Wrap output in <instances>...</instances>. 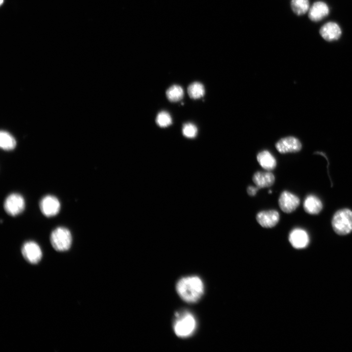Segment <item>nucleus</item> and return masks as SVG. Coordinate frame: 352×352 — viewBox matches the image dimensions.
<instances>
[{
    "label": "nucleus",
    "instance_id": "15",
    "mask_svg": "<svg viewBox=\"0 0 352 352\" xmlns=\"http://www.w3.org/2000/svg\"><path fill=\"white\" fill-rule=\"evenodd\" d=\"M303 207L305 212L311 215L319 214L323 208L321 200L313 195L308 196L304 200Z\"/></svg>",
    "mask_w": 352,
    "mask_h": 352
},
{
    "label": "nucleus",
    "instance_id": "14",
    "mask_svg": "<svg viewBox=\"0 0 352 352\" xmlns=\"http://www.w3.org/2000/svg\"><path fill=\"white\" fill-rule=\"evenodd\" d=\"M274 175L269 171H258L254 173L252 181L256 186L260 188L269 187L275 182Z\"/></svg>",
    "mask_w": 352,
    "mask_h": 352
},
{
    "label": "nucleus",
    "instance_id": "12",
    "mask_svg": "<svg viewBox=\"0 0 352 352\" xmlns=\"http://www.w3.org/2000/svg\"><path fill=\"white\" fill-rule=\"evenodd\" d=\"M258 224L264 228H272L275 227L280 220L279 214L275 210L262 211L256 216Z\"/></svg>",
    "mask_w": 352,
    "mask_h": 352
},
{
    "label": "nucleus",
    "instance_id": "20",
    "mask_svg": "<svg viewBox=\"0 0 352 352\" xmlns=\"http://www.w3.org/2000/svg\"><path fill=\"white\" fill-rule=\"evenodd\" d=\"M168 100L171 102H178L184 97L183 89L179 85H173L166 92Z\"/></svg>",
    "mask_w": 352,
    "mask_h": 352
},
{
    "label": "nucleus",
    "instance_id": "23",
    "mask_svg": "<svg viewBox=\"0 0 352 352\" xmlns=\"http://www.w3.org/2000/svg\"><path fill=\"white\" fill-rule=\"evenodd\" d=\"M259 189L260 188L256 186V187L249 186L247 188V193L251 196H254Z\"/></svg>",
    "mask_w": 352,
    "mask_h": 352
},
{
    "label": "nucleus",
    "instance_id": "6",
    "mask_svg": "<svg viewBox=\"0 0 352 352\" xmlns=\"http://www.w3.org/2000/svg\"><path fill=\"white\" fill-rule=\"evenodd\" d=\"M40 209L42 214L47 218L57 215L61 208L59 200L52 195H46L40 201Z\"/></svg>",
    "mask_w": 352,
    "mask_h": 352
},
{
    "label": "nucleus",
    "instance_id": "2",
    "mask_svg": "<svg viewBox=\"0 0 352 352\" xmlns=\"http://www.w3.org/2000/svg\"><path fill=\"white\" fill-rule=\"evenodd\" d=\"M332 225L335 232L346 235L352 232V211L348 208L338 210L334 215Z\"/></svg>",
    "mask_w": 352,
    "mask_h": 352
},
{
    "label": "nucleus",
    "instance_id": "21",
    "mask_svg": "<svg viewBox=\"0 0 352 352\" xmlns=\"http://www.w3.org/2000/svg\"><path fill=\"white\" fill-rule=\"evenodd\" d=\"M172 120L170 114L166 112H160L157 117L156 123L161 127H167L172 124Z\"/></svg>",
    "mask_w": 352,
    "mask_h": 352
},
{
    "label": "nucleus",
    "instance_id": "5",
    "mask_svg": "<svg viewBox=\"0 0 352 352\" xmlns=\"http://www.w3.org/2000/svg\"><path fill=\"white\" fill-rule=\"evenodd\" d=\"M25 201L24 197L18 193L9 195L4 201V209L8 215L17 217L24 210Z\"/></svg>",
    "mask_w": 352,
    "mask_h": 352
},
{
    "label": "nucleus",
    "instance_id": "9",
    "mask_svg": "<svg viewBox=\"0 0 352 352\" xmlns=\"http://www.w3.org/2000/svg\"><path fill=\"white\" fill-rule=\"evenodd\" d=\"M21 251L25 259L32 264L38 263L42 257V252L40 246L34 241H28L24 243Z\"/></svg>",
    "mask_w": 352,
    "mask_h": 352
},
{
    "label": "nucleus",
    "instance_id": "10",
    "mask_svg": "<svg viewBox=\"0 0 352 352\" xmlns=\"http://www.w3.org/2000/svg\"><path fill=\"white\" fill-rule=\"evenodd\" d=\"M319 33L326 41L332 42L338 40L341 37L342 31L340 26L336 22L330 21L321 27Z\"/></svg>",
    "mask_w": 352,
    "mask_h": 352
},
{
    "label": "nucleus",
    "instance_id": "25",
    "mask_svg": "<svg viewBox=\"0 0 352 352\" xmlns=\"http://www.w3.org/2000/svg\"><path fill=\"white\" fill-rule=\"evenodd\" d=\"M271 193H272V191H271V190H269V191H268V193H269V194H271Z\"/></svg>",
    "mask_w": 352,
    "mask_h": 352
},
{
    "label": "nucleus",
    "instance_id": "11",
    "mask_svg": "<svg viewBox=\"0 0 352 352\" xmlns=\"http://www.w3.org/2000/svg\"><path fill=\"white\" fill-rule=\"evenodd\" d=\"M328 5L323 1H317L313 3L308 12V18L313 22H319L326 18L330 14Z\"/></svg>",
    "mask_w": 352,
    "mask_h": 352
},
{
    "label": "nucleus",
    "instance_id": "8",
    "mask_svg": "<svg viewBox=\"0 0 352 352\" xmlns=\"http://www.w3.org/2000/svg\"><path fill=\"white\" fill-rule=\"evenodd\" d=\"M275 148L281 154L296 153L301 151L302 145L297 138L288 136L280 139L276 144Z\"/></svg>",
    "mask_w": 352,
    "mask_h": 352
},
{
    "label": "nucleus",
    "instance_id": "22",
    "mask_svg": "<svg viewBox=\"0 0 352 352\" xmlns=\"http://www.w3.org/2000/svg\"><path fill=\"white\" fill-rule=\"evenodd\" d=\"M183 133L186 137L194 138L197 135L198 129L194 124L191 123H186L183 126Z\"/></svg>",
    "mask_w": 352,
    "mask_h": 352
},
{
    "label": "nucleus",
    "instance_id": "16",
    "mask_svg": "<svg viewBox=\"0 0 352 352\" xmlns=\"http://www.w3.org/2000/svg\"><path fill=\"white\" fill-rule=\"evenodd\" d=\"M257 160L260 166L268 171L274 170L277 165L276 161L274 156L267 151L258 153L257 156Z\"/></svg>",
    "mask_w": 352,
    "mask_h": 352
},
{
    "label": "nucleus",
    "instance_id": "18",
    "mask_svg": "<svg viewBox=\"0 0 352 352\" xmlns=\"http://www.w3.org/2000/svg\"><path fill=\"white\" fill-rule=\"evenodd\" d=\"M17 146L15 138L8 132L1 131L0 134V147L6 151L14 150Z\"/></svg>",
    "mask_w": 352,
    "mask_h": 352
},
{
    "label": "nucleus",
    "instance_id": "13",
    "mask_svg": "<svg viewBox=\"0 0 352 352\" xmlns=\"http://www.w3.org/2000/svg\"><path fill=\"white\" fill-rule=\"evenodd\" d=\"M289 240L292 246L296 249L306 248L310 242L307 232L300 228L295 229L290 233Z\"/></svg>",
    "mask_w": 352,
    "mask_h": 352
},
{
    "label": "nucleus",
    "instance_id": "24",
    "mask_svg": "<svg viewBox=\"0 0 352 352\" xmlns=\"http://www.w3.org/2000/svg\"><path fill=\"white\" fill-rule=\"evenodd\" d=\"M3 2H4V0H1V2H0V4H1V5H2Z\"/></svg>",
    "mask_w": 352,
    "mask_h": 352
},
{
    "label": "nucleus",
    "instance_id": "19",
    "mask_svg": "<svg viewBox=\"0 0 352 352\" xmlns=\"http://www.w3.org/2000/svg\"><path fill=\"white\" fill-rule=\"evenodd\" d=\"M187 92L189 97L194 100L203 97L205 94L203 85L198 82L191 84L188 87Z\"/></svg>",
    "mask_w": 352,
    "mask_h": 352
},
{
    "label": "nucleus",
    "instance_id": "17",
    "mask_svg": "<svg viewBox=\"0 0 352 352\" xmlns=\"http://www.w3.org/2000/svg\"><path fill=\"white\" fill-rule=\"evenodd\" d=\"M291 8L297 16H304L308 13L310 8L309 0H291Z\"/></svg>",
    "mask_w": 352,
    "mask_h": 352
},
{
    "label": "nucleus",
    "instance_id": "3",
    "mask_svg": "<svg viewBox=\"0 0 352 352\" xmlns=\"http://www.w3.org/2000/svg\"><path fill=\"white\" fill-rule=\"evenodd\" d=\"M52 247L58 251H65L68 250L72 244L71 233L64 227H58L51 233L50 237Z\"/></svg>",
    "mask_w": 352,
    "mask_h": 352
},
{
    "label": "nucleus",
    "instance_id": "7",
    "mask_svg": "<svg viewBox=\"0 0 352 352\" xmlns=\"http://www.w3.org/2000/svg\"><path fill=\"white\" fill-rule=\"evenodd\" d=\"M300 198L287 191L282 193L278 200V204L281 210L286 214H291L300 205Z\"/></svg>",
    "mask_w": 352,
    "mask_h": 352
},
{
    "label": "nucleus",
    "instance_id": "4",
    "mask_svg": "<svg viewBox=\"0 0 352 352\" xmlns=\"http://www.w3.org/2000/svg\"><path fill=\"white\" fill-rule=\"evenodd\" d=\"M174 329L176 335L179 337H185L191 335L194 332L196 322L195 318L189 313H184L176 317Z\"/></svg>",
    "mask_w": 352,
    "mask_h": 352
},
{
    "label": "nucleus",
    "instance_id": "1",
    "mask_svg": "<svg viewBox=\"0 0 352 352\" xmlns=\"http://www.w3.org/2000/svg\"><path fill=\"white\" fill-rule=\"evenodd\" d=\"M176 288L180 297L189 303L197 302L203 295L204 290L202 282L197 276L182 278L179 281Z\"/></svg>",
    "mask_w": 352,
    "mask_h": 352
}]
</instances>
